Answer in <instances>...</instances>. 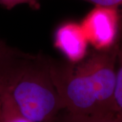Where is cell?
<instances>
[{"label":"cell","instance_id":"cell-5","mask_svg":"<svg viewBox=\"0 0 122 122\" xmlns=\"http://www.w3.org/2000/svg\"><path fill=\"white\" fill-rule=\"evenodd\" d=\"M0 122H33L20 113L9 94L6 83L0 89Z\"/></svg>","mask_w":122,"mask_h":122},{"label":"cell","instance_id":"cell-7","mask_svg":"<svg viewBox=\"0 0 122 122\" xmlns=\"http://www.w3.org/2000/svg\"><path fill=\"white\" fill-rule=\"evenodd\" d=\"M115 105L117 113L122 117V27L121 26L117 39Z\"/></svg>","mask_w":122,"mask_h":122},{"label":"cell","instance_id":"cell-4","mask_svg":"<svg viewBox=\"0 0 122 122\" xmlns=\"http://www.w3.org/2000/svg\"><path fill=\"white\" fill-rule=\"evenodd\" d=\"M54 44L72 63L82 61L88 52V41L80 23L67 21L58 26L54 35Z\"/></svg>","mask_w":122,"mask_h":122},{"label":"cell","instance_id":"cell-9","mask_svg":"<svg viewBox=\"0 0 122 122\" xmlns=\"http://www.w3.org/2000/svg\"><path fill=\"white\" fill-rule=\"evenodd\" d=\"M94 5L116 8L120 15V26L122 27V0H84Z\"/></svg>","mask_w":122,"mask_h":122},{"label":"cell","instance_id":"cell-10","mask_svg":"<svg viewBox=\"0 0 122 122\" xmlns=\"http://www.w3.org/2000/svg\"><path fill=\"white\" fill-rule=\"evenodd\" d=\"M0 4L8 10L14 8L17 5L27 4L31 8H39V0H0Z\"/></svg>","mask_w":122,"mask_h":122},{"label":"cell","instance_id":"cell-11","mask_svg":"<svg viewBox=\"0 0 122 122\" xmlns=\"http://www.w3.org/2000/svg\"><path fill=\"white\" fill-rule=\"evenodd\" d=\"M17 50L18 49L10 46L4 41L0 39V57L11 55Z\"/></svg>","mask_w":122,"mask_h":122},{"label":"cell","instance_id":"cell-1","mask_svg":"<svg viewBox=\"0 0 122 122\" xmlns=\"http://www.w3.org/2000/svg\"><path fill=\"white\" fill-rule=\"evenodd\" d=\"M117 41L93 49L77 63L49 57L53 82L65 110L81 115L117 113L115 105Z\"/></svg>","mask_w":122,"mask_h":122},{"label":"cell","instance_id":"cell-6","mask_svg":"<svg viewBox=\"0 0 122 122\" xmlns=\"http://www.w3.org/2000/svg\"><path fill=\"white\" fill-rule=\"evenodd\" d=\"M52 122H122V117L117 113L103 115H81L62 110Z\"/></svg>","mask_w":122,"mask_h":122},{"label":"cell","instance_id":"cell-3","mask_svg":"<svg viewBox=\"0 0 122 122\" xmlns=\"http://www.w3.org/2000/svg\"><path fill=\"white\" fill-rule=\"evenodd\" d=\"M80 24L94 49L110 48L117 41L120 15L116 8L95 5Z\"/></svg>","mask_w":122,"mask_h":122},{"label":"cell","instance_id":"cell-8","mask_svg":"<svg viewBox=\"0 0 122 122\" xmlns=\"http://www.w3.org/2000/svg\"><path fill=\"white\" fill-rule=\"evenodd\" d=\"M22 51L19 50L14 54L0 57V88L1 86L8 79L10 72L16 59L20 56Z\"/></svg>","mask_w":122,"mask_h":122},{"label":"cell","instance_id":"cell-2","mask_svg":"<svg viewBox=\"0 0 122 122\" xmlns=\"http://www.w3.org/2000/svg\"><path fill=\"white\" fill-rule=\"evenodd\" d=\"M9 94L23 116L33 122H52L64 105L53 82L49 56L25 53L6 82Z\"/></svg>","mask_w":122,"mask_h":122}]
</instances>
